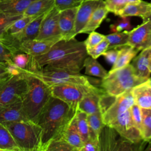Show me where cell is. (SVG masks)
Masks as SVG:
<instances>
[{
    "label": "cell",
    "instance_id": "ab89813d",
    "mask_svg": "<svg viewBox=\"0 0 151 151\" xmlns=\"http://www.w3.org/2000/svg\"><path fill=\"white\" fill-rule=\"evenodd\" d=\"M131 116L135 126L142 133V110L137 105L134 104L130 108Z\"/></svg>",
    "mask_w": 151,
    "mask_h": 151
},
{
    "label": "cell",
    "instance_id": "f546056e",
    "mask_svg": "<svg viewBox=\"0 0 151 151\" xmlns=\"http://www.w3.org/2000/svg\"><path fill=\"white\" fill-rule=\"evenodd\" d=\"M0 150L20 151L7 127L0 123Z\"/></svg>",
    "mask_w": 151,
    "mask_h": 151
},
{
    "label": "cell",
    "instance_id": "9c48e42d",
    "mask_svg": "<svg viewBox=\"0 0 151 151\" xmlns=\"http://www.w3.org/2000/svg\"><path fill=\"white\" fill-rule=\"evenodd\" d=\"M107 127L113 129L120 136L133 143L144 141L141 132L134 124L130 109L118 116Z\"/></svg>",
    "mask_w": 151,
    "mask_h": 151
},
{
    "label": "cell",
    "instance_id": "f1b7e54d",
    "mask_svg": "<svg viewBox=\"0 0 151 151\" xmlns=\"http://www.w3.org/2000/svg\"><path fill=\"white\" fill-rule=\"evenodd\" d=\"M76 127L84 142L88 140L90 137V129L87 120V114L78 109L74 117Z\"/></svg>",
    "mask_w": 151,
    "mask_h": 151
},
{
    "label": "cell",
    "instance_id": "44dd1931",
    "mask_svg": "<svg viewBox=\"0 0 151 151\" xmlns=\"http://www.w3.org/2000/svg\"><path fill=\"white\" fill-rule=\"evenodd\" d=\"M35 0H1L0 12L12 16L23 15L29 5Z\"/></svg>",
    "mask_w": 151,
    "mask_h": 151
},
{
    "label": "cell",
    "instance_id": "ac0fdd59",
    "mask_svg": "<svg viewBox=\"0 0 151 151\" xmlns=\"http://www.w3.org/2000/svg\"><path fill=\"white\" fill-rule=\"evenodd\" d=\"M151 58V47L142 50L140 53L135 57L130 64L138 77L147 80L150 75L148 69L149 60Z\"/></svg>",
    "mask_w": 151,
    "mask_h": 151
},
{
    "label": "cell",
    "instance_id": "db71d44e",
    "mask_svg": "<svg viewBox=\"0 0 151 151\" xmlns=\"http://www.w3.org/2000/svg\"><path fill=\"white\" fill-rule=\"evenodd\" d=\"M0 1H1V0H0Z\"/></svg>",
    "mask_w": 151,
    "mask_h": 151
},
{
    "label": "cell",
    "instance_id": "836d02e7",
    "mask_svg": "<svg viewBox=\"0 0 151 151\" xmlns=\"http://www.w3.org/2000/svg\"><path fill=\"white\" fill-rule=\"evenodd\" d=\"M32 57L24 52H19L14 54L12 60L14 64L22 70L29 71L31 66Z\"/></svg>",
    "mask_w": 151,
    "mask_h": 151
},
{
    "label": "cell",
    "instance_id": "1f68e13d",
    "mask_svg": "<svg viewBox=\"0 0 151 151\" xmlns=\"http://www.w3.org/2000/svg\"><path fill=\"white\" fill-rule=\"evenodd\" d=\"M142 114L143 139L146 142L151 141V109H141Z\"/></svg>",
    "mask_w": 151,
    "mask_h": 151
},
{
    "label": "cell",
    "instance_id": "4316f807",
    "mask_svg": "<svg viewBox=\"0 0 151 151\" xmlns=\"http://www.w3.org/2000/svg\"><path fill=\"white\" fill-rule=\"evenodd\" d=\"M54 6V0H35L27 8L23 16L37 17L47 13Z\"/></svg>",
    "mask_w": 151,
    "mask_h": 151
},
{
    "label": "cell",
    "instance_id": "6da1fadb",
    "mask_svg": "<svg viewBox=\"0 0 151 151\" xmlns=\"http://www.w3.org/2000/svg\"><path fill=\"white\" fill-rule=\"evenodd\" d=\"M88 55L84 41H78L75 37L60 40L45 54L32 57L29 71L48 67L80 73Z\"/></svg>",
    "mask_w": 151,
    "mask_h": 151
},
{
    "label": "cell",
    "instance_id": "7c38bea8",
    "mask_svg": "<svg viewBox=\"0 0 151 151\" xmlns=\"http://www.w3.org/2000/svg\"><path fill=\"white\" fill-rule=\"evenodd\" d=\"M127 45L139 51L151 47V21H143L140 25L129 31Z\"/></svg>",
    "mask_w": 151,
    "mask_h": 151
},
{
    "label": "cell",
    "instance_id": "d6a6232c",
    "mask_svg": "<svg viewBox=\"0 0 151 151\" xmlns=\"http://www.w3.org/2000/svg\"><path fill=\"white\" fill-rule=\"evenodd\" d=\"M35 18L32 16H22L11 24L5 31V33L14 35L21 32Z\"/></svg>",
    "mask_w": 151,
    "mask_h": 151
},
{
    "label": "cell",
    "instance_id": "3957f363",
    "mask_svg": "<svg viewBox=\"0 0 151 151\" xmlns=\"http://www.w3.org/2000/svg\"><path fill=\"white\" fill-rule=\"evenodd\" d=\"M28 88L24 96L22 109L27 119L36 123L42 109L51 97L50 86L40 79L24 71Z\"/></svg>",
    "mask_w": 151,
    "mask_h": 151
},
{
    "label": "cell",
    "instance_id": "cb8c5ba5",
    "mask_svg": "<svg viewBox=\"0 0 151 151\" xmlns=\"http://www.w3.org/2000/svg\"><path fill=\"white\" fill-rule=\"evenodd\" d=\"M61 137L73 147L75 151H80L84 143L78 132L74 119L65 129Z\"/></svg>",
    "mask_w": 151,
    "mask_h": 151
},
{
    "label": "cell",
    "instance_id": "8d00e7d4",
    "mask_svg": "<svg viewBox=\"0 0 151 151\" xmlns=\"http://www.w3.org/2000/svg\"><path fill=\"white\" fill-rule=\"evenodd\" d=\"M104 2L109 12L117 16L128 4L127 0H105Z\"/></svg>",
    "mask_w": 151,
    "mask_h": 151
},
{
    "label": "cell",
    "instance_id": "ba28073f",
    "mask_svg": "<svg viewBox=\"0 0 151 151\" xmlns=\"http://www.w3.org/2000/svg\"><path fill=\"white\" fill-rule=\"evenodd\" d=\"M52 97L58 98L69 105L77 108V104L87 93L95 89L94 86L64 84L50 86Z\"/></svg>",
    "mask_w": 151,
    "mask_h": 151
},
{
    "label": "cell",
    "instance_id": "7a4b0ae2",
    "mask_svg": "<svg viewBox=\"0 0 151 151\" xmlns=\"http://www.w3.org/2000/svg\"><path fill=\"white\" fill-rule=\"evenodd\" d=\"M77 110V108L51 96L36 123L41 129V151H45L52 140L61 137Z\"/></svg>",
    "mask_w": 151,
    "mask_h": 151
},
{
    "label": "cell",
    "instance_id": "d6986e66",
    "mask_svg": "<svg viewBox=\"0 0 151 151\" xmlns=\"http://www.w3.org/2000/svg\"><path fill=\"white\" fill-rule=\"evenodd\" d=\"M151 14V3L142 1L137 4H127L120 11L119 17H139L143 21L147 20Z\"/></svg>",
    "mask_w": 151,
    "mask_h": 151
},
{
    "label": "cell",
    "instance_id": "9a60e30c",
    "mask_svg": "<svg viewBox=\"0 0 151 151\" xmlns=\"http://www.w3.org/2000/svg\"><path fill=\"white\" fill-rule=\"evenodd\" d=\"M28 120L23 109L22 100L6 104L0 108V123L5 125L15 122Z\"/></svg>",
    "mask_w": 151,
    "mask_h": 151
},
{
    "label": "cell",
    "instance_id": "f6af8a7d",
    "mask_svg": "<svg viewBox=\"0 0 151 151\" xmlns=\"http://www.w3.org/2000/svg\"><path fill=\"white\" fill-rule=\"evenodd\" d=\"M100 145L92 139H89L84 143L80 151H100Z\"/></svg>",
    "mask_w": 151,
    "mask_h": 151
},
{
    "label": "cell",
    "instance_id": "816d5d0a",
    "mask_svg": "<svg viewBox=\"0 0 151 151\" xmlns=\"http://www.w3.org/2000/svg\"><path fill=\"white\" fill-rule=\"evenodd\" d=\"M151 3V2H150ZM147 20H149V21H151V14H150V15H149V17L147 18ZM146 20V21H147Z\"/></svg>",
    "mask_w": 151,
    "mask_h": 151
},
{
    "label": "cell",
    "instance_id": "e0dca14e",
    "mask_svg": "<svg viewBox=\"0 0 151 151\" xmlns=\"http://www.w3.org/2000/svg\"><path fill=\"white\" fill-rule=\"evenodd\" d=\"M104 92L102 89L96 87L83 97L77 104V109L87 115L100 111L99 100L100 96Z\"/></svg>",
    "mask_w": 151,
    "mask_h": 151
},
{
    "label": "cell",
    "instance_id": "2e32d148",
    "mask_svg": "<svg viewBox=\"0 0 151 151\" xmlns=\"http://www.w3.org/2000/svg\"><path fill=\"white\" fill-rule=\"evenodd\" d=\"M56 42L50 40H28L20 43L19 50L21 52L28 54L32 57H37L47 52Z\"/></svg>",
    "mask_w": 151,
    "mask_h": 151
},
{
    "label": "cell",
    "instance_id": "5bb4252c",
    "mask_svg": "<svg viewBox=\"0 0 151 151\" xmlns=\"http://www.w3.org/2000/svg\"><path fill=\"white\" fill-rule=\"evenodd\" d=\"M78 7L67 9L60 12L58 25L62 40H70L76 37L75 22Z\"/></svg>",
    "mask_w": 151,
    "mask_h": 151
},
{
    "label": "cell",
    "instance_id": "52a82bcc",
    "mask_svg": "<svg viewBox=\"0 0 151 151\" xmlns=\"http://www.w3.org/2000/svg\"><path fill=\"white\" fill-rule=\"evenodd\" d=\"M28 88V83L24 73L11 76L0 84V108L22 100Z\"/></svg>",
    "mask_w": 151,
    "mask_h": 151
},
{
    "label": "cell",
    "instance_id": "83f0119b",
    "mask_svg": "<svg viewBox=\"0 0 151 151\" xmlns=\"http://www.w3.org/2000/svg\"><path fill=\"white\" fill-rule=\"evenodd\" d=\"M83 66L86 75L95 76L102 79L107 74V71L97 60L90 55H88L85 59Z\"/></svg>",
    "mask_w": 151,
    "mask_h": 151
},
{
    "label": "cell",
    "instance_id": "c3c4849f",
    "mask_svg": "<svg viewBox=\"0 0 151 151\" xmlns=\"http://www.w3.org/2000/svg\"><path fill=\"white\" fill-rule=\"evenodd\" d=\"M145 150H149V151H151V141L149 142V145L147 146V147Z\"/></svg>",
    "mask_w": 151,
    "mask_h": 151
},
{
    "label": "cell",
    "instance_id": "74e56055",
    "mask_svg": "<svg viewBox=\"0 0 151 151\" xmlns=\"http://www.w3.org/2000/svg\"><path fill=\"white\" fill-rule=\"evenodd\" d=\"M108 45L109 42L105 38L101 42H100L97 45L93 47L86 48L87 52L88 55L92 57L95 59H97L107 50Z\"/></svg>",
    "mask_w": 151,
    "mask_h": 151
},
{
    "label": "cell",
    "instance_id": "ee69618b",
    "mask_svg": "<svg viewBox=\"0 0 151 151\" xmlns=\"http://www.w3.org/2000/svg\"><path fill=\"white\" fill-rule=\"evenodd\" d=\"M119 52L118 48H110L107 50L102 55L104 56L107 61L112 65L116 61Z\"/></svg>",
    "mask_w": 151,
    "mask_h": 151
},
{
    "label": "cell",
    "instance_id": "8fae6325",
    "mask_svg": "<svg viewBox=\"0 0 151 151\" xmlns=\"http://www.w3.org/2000/svg\"><path fill=\"white\" fill-rule=\"evenodd\" d=\"M131 90L116 96L110 105L101 113L106 126H108L118 116L130 109L134 104Z\"/></svg>",
    "mask_w": 151,
    "mask_h": 151
},
{
    "label": "cell",
    "instance_id": "b9f144b4",
    "mask_svg": "<svg viewBox=\"0 0 151 151\" xmlns=\"http://www.w3.org/2000/svg\"><path fill=\"white\" fill-rule=\"evenodd\" d=\"M104 38L105 35L94 31L89 33L88 37L84 42L86 48H90L97 45Z\"/></svg>",
    "mask_w": 151,
    "mask_h": 151
},
{
    "label": "cell",
    "instance_id": "7402d4cb",
    "mask_svg": "<svg viewBox=\"0 0 151 151\" xmlns=\"http://www.w3.org/2000/svg\"><path fill=\"white\" fill-rule=\"evenodd\" d=\"M109 11L106 8L104 1L94 11L85 27L80 34H89L99 27L103 21L106 18Z\"/></svg>",
    "mask_w": 151,
    "mask_h": 151
},
{
    "label": "cell",
    "instance_id": "bcb514c9",
    "mask_svg": "<svg viewBox=\"0 0 151 151\" xmlns=\"http://www.w3.org/2000/svg\"><path fill=\"white\" fill-rule=\"evenodd\" d=\"M12 76L8 70L7 63L0 61V84Z\"/></svg>",
    "mask_w": 151,
    "mask_h": 151
},
{
    "label": "cell",
    "instance_id": "5b68a950",
    "mask_svg": "<svg viewBox=\"0 0 151 151\" xmlns=\"http://www.w3.org/2000/svg\"><path fill=\"white\" fill-rule=\"evenodd\" d=\"M20 151H41V129L29 120L12 122L5 125Z\"/></svg>",
    "mask_w": 151,
    "mask_h": 151
},
{
    "label": "cell",
    "instance_id": "4dcf8cb0",
    "mask_svg": "<svg viewBox=\"0 0 151 151\" xmlns=\"http://www.w3.org/2000/svg\"><path fill=\"white\" fill-rule=\"evenodd\" d=\"M129 31H123L117 32H113L105 35V38L109 42L108 49L120 48L127 45Z\"/></svg>",
    "mask_w": 151,
    "mask_h": 151
},
{
    "label": "cell",
    "instance_id": "7dc6e473",
    "mask_svg": "<svg viewBox=\"0 0 151 151\" xmlns=\"http://www.w3.org/2000/svg\"><path fill=\"white\" fill-rule=\"evenodd\" d=\"M127 3L130 4H137L140 2L141 0H127Z\"/></svg>",
    "mask_w": 151,
    "mask_h": 151
},
{
    "label": "cell",
    "instance_id": "ffe728a7",
    "mask_svg": "<svg viewBox=\"0 0 151 151\" xmlns=\"http://www.w3.org/2000/svg\"><path fill=\"white\" fill-rule=\"evenodd\" d=\"M134 104L141 109H151V86L146 82L132 89Z\"/></svg>",
    "mask_w": 151,
    "mask_h": 151
},
{
    "label": "cell",
    "instance_id": "60d3db41",
    "mask_svg": "<svg viewBox=\"0 0 151 151\" xmlns=\"http://www.w3.org/2000/svg\"><path fill=\"white\" fill-rule=\"evenodd\" d=\"M83 0H54L55 6L60 11L78 7Z\"/></svg>",
    "mask_w": 151,
    "mask_h": 151
},
{
    "label": "cell",
    "instance_id": "8992f818",
    "mask_svg": "<svg viewBox=\"0 0 151 151\" xmlns=\"http://www.w3.org/2000/svg\"><path fill=\"white\" fill-rule=\"evenodd\" d=\"M25 71L40 79L48 86L64 84L93 86L90 83L88 78L80 74V73L48 67H42L34 71Z\"/></svg>",
    "mask_w": 151,
    "mask_h": 151
},
{
    "label": "cell",
    "instance_id": "4fadbf2b",
    "mask_svg": "<svg viewBox=\"0 0 151 151\" xmlns=\"http://www.w3.org/2000/svg\"><path fill=\"white\" fill-rule=\"evenodd\" d=\"M103 1L86 0L82 1L81 4L77 8L76 12L75 22L76 35L80 34L81 31L85 27L93 12Z\"/></svg>",
    "mask_w": 151,
    "mask_h": 151
},
{
    "label": "cell",
    "instance_id": "d4e9b609",
    "mask_svg": "<svg viewBox=\"0 0 151 151\" xmlns=\"http://www.w3.org/2000/svg\"><path fill=\"white\" fill-rule=\"evenodd\" d=\"M88 123L90 129L89 139L93 140L100 145V135L103 129L106 126L103 123L100 111L88 114Z\"/></svg>",
    "mask_w": 151,
    "mask_h": 151
},
{
    "label": "cell",
    "instance_id": "d590c367",
    "mask_svg": "<svg viewBox=\"0 0 151 151\" xmlns=\"http://www.w3.org/2000/svg\"><path fill=\"white\" fill-rule=\"evenodd\" d=\"M110 28L112 32H121L125 30L129 31L132 28L130 17H120V18L114 24L110 25Z\"/></svg>",
    "mask_w": 151,
    "mask_h": 151
},
{
    "label": "cell",
    "instance_id": "30bf717a",
    "mask_svg": "<svg viewBox=\"0 0 151 151\" xmlns=\"http://www.w3.org/2000/svg\"><path fill=\"white\" fill-rule=\"evenodd\" d=\"M60 12L54 6L45 15L41 23L38 34L35 39L56 42L62 40L58 25Z\"/></svg>",
    "mask_w": 151,
    "mask_h": 151
},
{
    "label": "cell",
    "instance_id": "f35d334b",
    "mask_svg": "<svg viewBox=\"0 0 151 151\" xmlns=\"http://www.w3.org/2000/svg\"><path fill=\"white\" fill-rule=\"evenodd\" d=\"M23 15L12 16L0 12V35H2L6 29L15 21L21 18Z\"/></svg>",
    "mask_w": 151,
    "mask_h": 151
},
{
    "label": "cell",
    "instance_id": "7bdbcfd3",
    "mask_svg": "<svg viewBox=\"0 0 151 151\" xmlns=\"http://www.w3.org/2000/svg\"><path fill=\"white\" fill-rule=\"evenodd\" d=\"M13 55L11 51L0 42V61L5 63H12Z\"/></svg>",
    "mask_w": 151,
    "mask_h": 151
},
{
    "label": "cell",
    "instance_id": "e575fe53",
    "mask_svg": "<svg viewBox=\"0 0 151 151\" xmlns=\"http://www.w3.org/2000/svg\"><path fill=\"white\" fill-rule=\"evenodd\" d=\"M45 151H75L62 137L52 140L48 145Z\"/></svg>",
    "mask_w": 151,
    "mask_h": 151
},
{
    "label": "cell",
    "instance_id": "603a6c76",
    "mask_svg": "<svg viewBox=\"0 0 151 151\" xmlns=\"http://www.w3.org/2000/svg\"><path fill=\"white\" fill-rule=\"evenodd\" d=\"M46 14L35 18L21 32L12 35L20 42L25 40L35 39L38 34L41 23Z\"/></svg>",
    "mask_w": 151,
    "mask_h": 151
},
{
    "label": "cell",
    "instance_id": "681fc988",
    "mask_svg": "<svg viewBox=\"0 0 151 151\" xmlns=\"http://www.w3.org/2000/svg\"><path fill=\"white\" fill-rule=\"evenodd\" d=\"M148 69L149 70V71L151 73V58L149 60V65H148Z\"/></svg>",
    "mask_w": 151,
    "mask_h": 151
},
{
    "label": "cell",
    "instance_id": "484cf974",
    "mask_svg": "<svg viewBox=\"0 0 151 151\" xmlns=\"http://www.w3.org/2000/svg\"><path fill=\"white\" fill-rule=\"evenodd\" d=\"M139 51L128 45L119 48L118 57L109 72L122 68L130 64Z\"/></svg>",
    "mask_w": 151,
    "mask_h": 151
},
{
    "label": "cell",
    "instance_id": "277c9868",
    "mask_svg": "<svg viewBox=\"0 0 151 151\" xmlns=\"http://www.w3.org/2000/svg\"><path fill=\"white\" fill-rule=\"evenodd\" d=\"M146 81L136 76L130 63L124 67L108 72L102 78L100 86L106 93L116 97Z\"/></svg>",
    "mask_w": 151,
    "mask_h": 151
},
{
    "label": "cell",
    "instance_id": "f5cc1de1",
    "mask_svg": "<svg viewBox=\"0 0 151 151\" xmlns=\"http://www.w3.org/2000/svg\"><path fill=\"white\" fill-rule=\"evenodd\" d=\"M83 1H86V0H83Z\"/></svg>",
    "mask_w": 151,
    "mask_h": 151
},
{
    "label": "cell",
    "instance_id": "f907efd6",
    "mask_svg": "<svg viewBox=\"0 0 151 151\" xmlns=\"http://www.w3.org/2000/svg\"><path fill=\"white\" fill-rule=\"evenodd\" d=\"M146 83L147 84H149V86H151V77H150V78H149L147 80V81H146Z\"/></svg>",
    "mask_w": 151,
    "mask_h": 151
}]
</instances>
